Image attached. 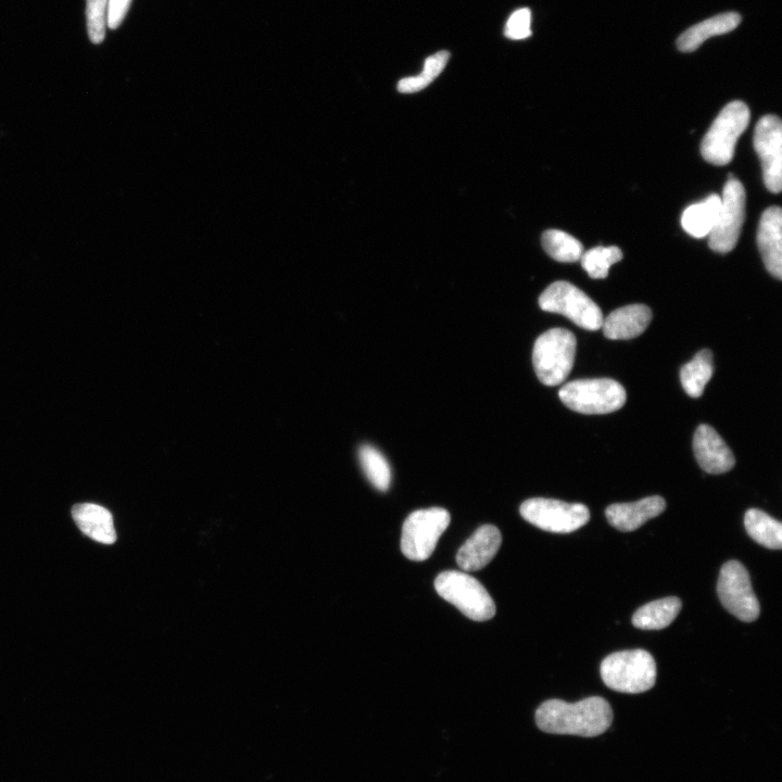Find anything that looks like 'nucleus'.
I'll use <instances>...</instances> for the list:
<instances>
[{
    "mask_svg": "<svg viewBox=\"0 0 782 782\" xmlns=\"http://www.w3.org/2000/svg\"><path fill=\"white\" fill-rule=\"evenodd\" d=\"M613 722L610 703L600 697H591L576 703L548 700L536 712V724L544 733L573 735L585 738L605 733Z\"/></svg>",
    "mask_w": 782,
    "mask_h": 782,
    "instance_id": "obj_1",
    "label": "nucleus"
},
{
    "mask_svg": "<svg viewBox=\"0 0 782 782\" xmlns=\"http://www.w3.org/2000/svg\"><path fill=\"white\" fill-rule=\"evenodd\" d=\"M601 676L605 686L610 689L638 695L654 687L657 681V664L645 650L616 652L603 660Z\"/></svg>",
    "mask_w": 782,
    "mask_h": 782,
    "instance_id": "obj_2",
    "label": "nucleus"
},
{
    "mask_svg": "<svg viewBox=\"0 0 782 782\" xmlns=\"http://www.w3.org/2000/svg\"><path fill=\"white\" fill-rule=\"evenodd\" d=\"M577 340L565 329H552L536 340L533 363L539 381L546 386L565 382L573 370Z\"/></svg>",
    "mask_w": 782,
    "mask_h": 782,
    "instance_id": "obj_3",
    "label": "nucleus"
},
{
    "mask_svg": "<svg viewBox=\"0 0 782 782\" xmlns=\"http://www.w3.org/2000/svg\"><path fill=\"white\" fill-rule=\"evenodd\" d=\"M437 594L475 622H486L496 615L494 599L473 576L447 571L435 580Z\"/></svg>",
    "mask_w": 782,
    "mask_h": 782,
    "instance_id": "obj_4",
    "label": "nucleus"
},
{
    "mask_svg": "<svg viewBox=\"0 0 782 782\" xmlns=\"http://www.w3.org/2000/svg\"><path fill=\"white\" fill-rule=\"evenodd\" d=\"M750 119L746 104L739 100L728 104L703 138L701 154L704 160L714 166H726L733 161L739 137L747 130Z\"/></svg>",
    "mask_w": 782,
    "mask_h": 782,
    "instance_id": "obj_5",
    "label": "nucleus"
},
{
    "mask_svg": "<svg viewBox=\"0 0 782 782\" xmlns=\"http://www.w3.org/2000/svg\"><path fill=\"white\" fill-rule=\"evenodd\" d=\"M564 405L582 414H609L626 403L625 388L611 378H590L564 385L559 391Z\"/></svg>",
    "mask_w": 782,
    "mask_h": 782,
    "instance_id": "obj_6",
    "label": "nucleus"
},
{
    "mask_svg": "<svg viewBox=\"0 0 782 782\" xmlns=\"http://www.w3.org/2000/svg\"><path fill=\"white\" fill-rule=\"evenodd\" d=\"M542 310L558 313L587 331L602 329L603 314L594 300L569 282L551 284L539 297Z\"/></svg>",
    "mask_w": 782,
    "mask_h": 782,
    "instance_id": "obj_7",
    "label": "nucleus"
},
{
    "mask_svg": "<svg viewBox=\"0 0 782 782\" xmlns=\"http://www.w3.org/2000/svg\"><path fill=\"white\" fill-rule=\"evenodd\" d=\"M451 516L443 508L419 510L409 515L402 527L401 550L411 561L430 558L437 542L450 525Z\"/></svg>",
    "mask_w": 782,
    "mask_h": 782,
    "instance_id": "obj_8",
    "label": "nucleus"
},
{
    "mask_svg": "<svg viewBox=\"0 0 782 782\" xmlns=\"http://www.w3.org/2000/svg\"><path fill=\"white\" fill-rule=\"evenodd\" d=\"M520 511L528 523L556 534L573 533L590 520V511L584 504L554 499H529L522 504Z\"/></svg>",
    "mask_w": 782,
    "mask_h": 782,
    "instance_id": "obj_9",
    "label": "nucleus"
},
{
    "mask_svg": "<svg viewBox=\"0 0 782 782\" xmlns=\"http://www.w3.org/2000/svg\"><path fill=\"white\" fill-rule=\"evenodd\" d=\"M717 594L724 608L738 620L746 623L758 620L760 603L754 594L750 574L740 562L729 561L723 566Z\"/></svg>",
    "mask_w": 782,
    "mask_h": 782,
    "instance_id": "obj_10",
    "label": "nucleus"
},
{
    "mask_svg": "<svg viewBox=\"0 0 782 782\" xmlns=\"http://www.w3.org/2000/svg\"><path fill=\"white\" fill-rule=\"evenodd\" d=\"M721 198L720 216L709 236V246L718 254H728L738 243L746 217V189L737 179L728 180Z\"/></svg>",
    "mask_w": 782,
    "mask_h": 782,
    "instance_id": "obj_11",
    "label": "nucleus"
},
{
    "mask_svg": "<svg viewBox=\"0 0 782 782\" xmlns=\"http://www.w3.org/2000/svg\"><path fill=\"white\" fill-rule=\"evenodd\" d=\"M754 148L759 155L764 183L769 192L778 194L782 186V124L773 115L763 117L756 124Z\"/></svg>",
    "mask_w": 782,
    "mask_h": 782,
    "instance_id": "obj_12",
    "label": "nucleus"
},
{
    "mask_svg": "<svg viewBox=\"0 0 782 782\" xmlns=\"http://www.w3.org/2000/svg\"><path fill=\"white\" fill-rule=\"evenodd\" d=\"M693 451L700 468L709 474H724L734 469L733 451L713 427L702 424L693 437Z\"/></svg>",
    "mask_w": 782,
    "mask_h": 782,
    "instance_id": "obj_13",
    "label": "nucleus"
},
{
    "mask_svg": "<svg viewBox=\"0 0 782 782\" xmlns=\"http://www.w3.org/2000/svg\"><path fill=\"white\" fill-rule=\"evenodd\" d=\"M502 544V536L494 525H484L465 541L457 554V563L464 572L484 569L494 560Z\"/></svg>",
    "mask_w": 782,
    "mask_h": 782,
    "instance_id": "obj_14",
    "label": "nucleus"
},
{
    "mask_svg": "<svg viewBox=\"0 0 782 782\" xmlns=\"http://www.w3.org/2000/svg\"><path fill=\"white\" fill-rule=\"evenodd\" d=\"M666 509L662 497H648L632 503H615L610 506L605 515L609 523L623 533L637 531L649 520L661 515Z\"/></svg>",
    "mask_w": 782,
    "mask_h": 782,
    "instance_id": "obj_15",
    "label": "nucleus"
},
{
    "mask_svg": "<svg viewBox=\"0 0 782 782\" xmlns=\"http://www.w3.org/2000/svg\"><path fill=\"white\" fill-rule=\"evenodd\" d=\"M758 246L765 267L777 280L782 279V211L771 207L762 214Z\"/></svg>",
    "mask_w": 782,
    "mask_h": 782,
    "instance_id": "obj_16",
    "label": "nucleus"
},
{
    "mask_svg": "<svg viewBox=\"0 0 782 782\" xmlns=\"http://www.w3.org/2000/svg\"><path fill=\"white\" fill-rule=\"evenodd\" d=\"M652 311L645 305H630L613 311L603 320L604 336L611 340H628L640 336L648 329Z\"/></svg>",
    "mask_w": 782,
    "mask_h": 782,
    "instance_id": "obj_17",
    "label": "nucleus"
},
{
    "mask_svg": "<svg viewBox=\"0 0 782 782\" xmlns=\"http://www.w3.org/2000/svg\"><path fill=\"white\" fill-rule=\"evenodd\" d=\"M72 517L82 533L104 545L115 544L117 533L111 513L94 503H81L72 509Z\"/></svg>",
    "mask_w": 782,
    "mask_h": 782,
    "instance_id": "obj_18",
    "label": "nucleus"
},
{
    "mask_svg": "<svg viewBox=\"0 0 782 782\" xmlns=\"http://www.w3.org/2000/svg\"><path fill=\"white\" fill-rule=\"evenodd\" d=\"M740 22L741 17L737 12H726V14L715 16L693 25L692 28L681 34L677 40V47L680 52H695L711 37L734 31Z\"/></svg>",
    "mask_w": 782,
    "mask_h": 782,
    "instance_id": "obj_19",
    "label": "nucleus"
},
{
    "mask_svg": "<svg viewBox=\"0 0 782 782\" xmlns=\"http://www.w3.org/2000/svg\"><path fill=\"white\" fill-rule=\"evenodd\" d=\"M721 207V196L712 194L684 211L681 216V226L692 237L699 239L709 237L720 216Z\"/></svg>",
    "mask_w": 782,
    "mask_h": 782,
    "instance_id": "obj_20",
    "label": "nucleus"
},
{
    "mask_svg": "<svg viewBox=\"0 0 782 782\" xmlns=\"http://www.w3.org/2000/svg\"><path fill=\"white\" fill-rule=\"evenodd\" d=\"M683 603L676 597H668L643 605L633 617L635 627L643 630H660L670 626L678 616Z\"/></svg>",
    "mask_w": 782,
    "mask_h": 782,
    "instance_id": "obj_21",
    "label": "nucleus"
},
{
    "mask_svg": "<svg viewBox=\"0 0 782 782\" xmlns=\"http://www.w3.org/2000/svg\"><path fill=\"white\" fill-rule=\"evenodd\" d=\"M714 374L713 355L708 349L701 350L680 370V382L687 395L699 398Z\"/></svg>",
    "mask_w": 782,
    "mask_h": 782,
    "instance_id": "obj_22",
    "label": "nucleus"
},
{
    "mask_svg": "<svg viewBox=\"0 0 782 782\" xmlns=\"http://www.w3.org/2000/svg\"><path fill=\"white\" fill-rule=\"evenodd\" d=\"M749 536L759 545L772 550L782 548V525L765 512L751 509L744 516Z\"/></svg>",
    "mask_w": 782,
    "mask_h": 782,
    "instance_id": "obj_23",
    "label": "nucleus"
},
{
    "mask_svg": "<svg viewBox=\"0 0 782 782\" xmlns=\"http://www.w3.org/2000/svg\"><path fill=\"white\" fill-rule=\"evenodd\" d=\"M547 254L559 262L573 263L584 255V246L575 237L559 230H549L541 237Z\"/></svg>",
    "mask_w": 782,
    "mask_h": 782,
    "instance_id": "obj_24",
    "label": "nucleus"
},
{
    "mask_svg": "<svg viewBox=\"0 0 782 782\" xmlns=\"http://www.w3.org/2000/svg\"><path fill=\"white\" fill-rule=\"evenodd\" d=\"M362 469L371 484L380 491H387L391 483V469L383 454L376 448L364 445L359 450Z\"/></svg>",
    "mask_w": 782,
    "mask_h": 782,
    "instance_id": "obj_25",
    "label": "nucleus"
},
{
    "mask_svg": "<svg viewBox=\"0 0 782 782\" xmlns=\"http://www.w3.org/2000/svg\"><path fill=\"white\" fill-rule=\"evenodd\" d=\"M450 59L449 52H439L425 60L421 74L406 78L398 83V91L402 94H413L431 85L443 72Z\"/></svg>",
    "mask_w": 782,
    "mask_h": 782,
    "instance_id": "obj_26",
    "label": "nucleus"
},
{
    "mask_svg": "<svg viewBox=\"0 0 782 782\" xmlns=\"http://www.w3.org/2000/svg\"><path fill=\"white\" fill-rule=\"evenodd\" d=\"M622 259L623 251L620 248L616 246H599L584 252L580 261H582V267L591 279L603 280L605 277H608L613 264L620 262Z\"/></svg>",
    "mask_w": 782,
    "mask_h": 782,
    "instance_id": "obj_27",
    "label": "nucleus"
},
{
    "mask_svg": "<svg viewBox=\"0 0 782 782\" xmlns=\"http://www.w3.org/2000/svg\"><path fill=\"white\" fill-rule=\"evenodd\" d=\"M88 36L94 44L104 42L108 27V0H87Z\"/></svg>",
    "mask_w": 782,
    "mask_h": 782,
    "instance_id": "obj_28",
    "label": "nucleus"
},
{
    "mask_svg": "<svg viewBox=\"0 0 782 782\" xmlns=\"http://www.w3.org/2000/svg\"><path fill=\"white\" fill-rule=\"evenodd\" d=\"M532 12L524 8L514 12L507 23L506 35L511 40L519 41L532 35Z\"/></svg>",
    "mask_w": 782,
    "mask_h": 782,
    "instance_id": "obj_29",
    "label": "nucleus"
},
{
    "mask_svg": "<svg viewBox=\"0 0 782 782\" xmlns=\"http://www.w3.org/2000/svg\"><path fill=\"white\" fill-rule=\"evenodd\" d=\"M131 4L132 0H108L107 25L111 30H116L120 27L126 14H128Z\"/></svg>",
    "mask_w": 782,
    "mask_h": 782,
    "instance_id": "obj_30",
    "label": "nucleus"
}]
</instances>
